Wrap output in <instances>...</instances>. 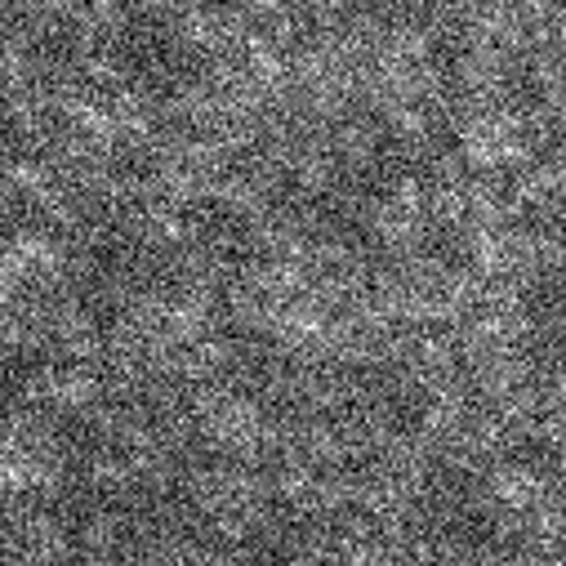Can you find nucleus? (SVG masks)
Masks as SVG:
<instances>
[{"instance_id": "1", "label": "nucleus", "mask_w": 566, "mask_h": 566, "mask_svg": "<svg viewBox=\"0 0 566 566\" xmlns=\"http://www.w3.org/2000/svg\"><path fill=\"white\" fill-rule=\"evenodd\" d=\"M419 509H423V531L442 548H482L491 539V500L478 482H460V473L423 482Z\"/></svg>"}]
</instances>
